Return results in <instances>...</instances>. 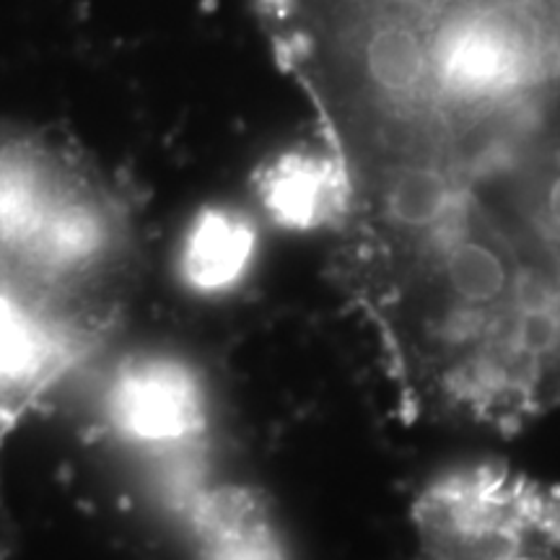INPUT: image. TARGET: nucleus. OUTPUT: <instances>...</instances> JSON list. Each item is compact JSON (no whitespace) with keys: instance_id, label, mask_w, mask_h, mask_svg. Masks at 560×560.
Masks as SVG:
<instances>
[{"instance_id":"obj_1","label":"nucleus","mask_w":560,"mask_h":560,"mask_svg":"<svg viewBox=\"0 0 560 560\" xmlns=\"http://www.w3.org/2000/svg\"><path fill=\"white\" fill-rule=\"evenodd\" d=\"M132 262L120 185L62 132L0 125V325L60 355L115 319Z\"/></svg>"},{"instance_id":"obj_2","label":"nucleus","mask_w":560,"mask_h":560,"mask_svg":"<svg viewBox=\"0 0 560 560\" xmlns=\"http://www.w3.org/2000/svg\"><path fill=\"white\" fill-rule=\"evenodd\" d=\"M429 560H560V493L493 467L439 480L416 503Z\"/></svg>"},{"instance_id":"obj_3","label":"nucleus","mask_w":560,"mask_h":560,"mask_svg":"<svg viewBox=\"0 0 560 560\" xmlns=\"http://www.w3.org/2000/svg\"><path fill=\"white\" fill-rule=\"evenodd\" d=\"M363 70L374 91L387 100H408L429 73V55L408 26H380L363 45Z\"/></svg>"},{"instance_id":"obj_4","label":"nucleus","mask_w":560,"mask_h":560,"mask_svg":"<svg viewBox=\"0 0 560 560\" xmlns=\"http://www.w3.org/2000/svg\"><path fill=\"white\" fill-rule=\"evenodd\" d=\"M384 3L408 5V9H416V11H431V9H436L439 0H384Z\"/></svg>"}]
</instances>
